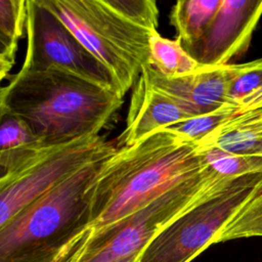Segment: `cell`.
Here are the masks:
<instances>
[{"label":"cell","mask_w":262,"mask_h":262,"mask_svg":"<svg viewBox=\"0 0 262 262\" xmlns=\"http://www.w3.org/2000/svg\"><path fill=\"white\" fill-rule=\"evenodd\" d=\"M206 166L199 143L169 129L116 148L91 186V235L124 220Z\"/></svg>","instance_id":"6da1fadb"},{"label":"cell","mask_w":262,"mask_h":262,"mask_svg":"<svg viewBox=\"0 0 262 262\" xmlns=\"http://www.w3.org/2000/svg\"><path fill=\"white\" fill-rule=\"evenodd\" d=\"M0 102L47 147H56L100 135L123 105L124 96L66 72L19 69L0 87Z\"/></svg>","instance_id":"7a4b0ae2"},{"label":"cell","mask_w":262,"mask_h":262,"mask_svg":"<svg viewBox=\"0 0 262 262\" xmlns=\"http://www.w3.org/2000/svg\"><path fill=\"white\" fill-rule=\"evenodd\" d=\"M87 163L0 228V262H51L90 222V190L104 160Z\"/></svg>","instance_id":"3957f363"},{"label":"cell","mask_w":262,"mask_h":262,"mask_svg":"<svg viewBox=\"0 0 262 262\" xmlns=\"http://www.w3.org/2000/svg\"><path fill=\"white\" fill-rule=\"evenodd\" d=\"M79 42L108 71L124 96L148 64L152 33L129 23L106 0H42Z\"/></svg>","instance_id":"277c9868"},{"label":"cell","mask_w":262,"mask_h":262,"mask_svg":"<svg viewBox=\"0 0 262 262\" xmlns=\"http://www.w3.org/2000/svg\"><path fill=\"white\" fill-rule=\"evenodd\" d=\"M262 185V172L223 177L170 222L144 249L139 262H190L218 238Z\"/></svg>","instance_id":"5b68a950"},{"label":"cell","mask_w":262,"mask_h":262,"mask_svg":"<svg viewBox=\"0 0 262 262\" xmlns=\"http://www.w3.org/2000/svg\"><path fill=\"white\" fill-rule=\"evenodd\" d=\"M223 177L206 166L124 220L91 235L79 262H124L142 254L170 222Z\"/></svg>","instance_id":"8992f818"},{"label":"cell","mask_w":262,"mask_h":262,"mask_svg":"<svg viewBox=\"0 0 262 262\" xmlns=\"http://www.w3.org/2000/svg\"><path fill=\"white\" fill-rule=\"evenodd\" d=\"M25 32L27 45L21 70L66 72L117 90L108 71L42 0H27Z\"/></svg>","instance_id":"52a82bcc"},{"label":"cell","mask_w":262,"mask_h":262,"mask_svg":"<svg viewBox=\"0 0 262 262\" xmlns=\"http://www.w3.org/2000/svg\"><path fill=\"white\" fill-rule=\"evenodd\" d=\"M117 148L104 136L53 147L26 168L0 177V228L20 210L92 160Z\"/></svg>","instance_id":"ba28073f"},{"label":"cell","mask_w":262,"mask_h":262,"mask_svg":"<svg viewBox=\"0 0 262 262\" xmlns=\"http://www.w3.org/2000/svg\"><path fill=\"white\" fill-rule=\"evenodd\" d=\"M262 16V0H221L201 39L187 48L201 66H224L245 53Z\"/></svg>","instance_id":"9c48e42d"},{"label":"cell","mask_w":262,"mask_h":262,"mask_svg":"<svg viewBox=\"0 0 262 262\" xmlns=\"http://www.w3.org/2000/svg\"><path fill=\"white\" fill-rule=\"evenodd\" d=\"M234 66L235 63L215 67L201 66L189 75L169 79L146 64L142 68L141 74L151 85L174 98L195 117L231 104L228 90Z\"/></svg>","instance_id":"30bf717a"},{"label":"cell","mask_w":262,"mask_h":262,"mask_svg":"<svg viewBox=\"0 0 262 262\" xmlns=\"http://www.w3.org/2000/svg\"><path fill=\"white\" fill-rule=\"evenodd\" d=\"M132 88L126 126L115 142L117 148L133 145L154 132L193 117L141 73Z\"/></svg>","instance_id":"8fae6325"},{"label":"cell","mask_w":262,"mask_h":262,"mask_svg":"<svg viewBox=\"0 0 262 262\" xmlns=\"http://www.w3.org/2000/svg\"><path fill=\"white\" fill-rule=\"evenodd\" d=\"M51 148L53 147H47L36 136L23 119L2 106L0 114V177L26 168Z\"/></svg>","instance_id":"7c38bea8"},{"label":"cell","mask_w":262,"mask_h":262,"mask_svg":"<svg viewBox=\"0 0 262 262\" xmlns=\"http://www.w3.org/2000/svg\"><path fill=\"white\" fill-rule=\"evenodd\" d=\"M200 148H217L241 156L262 157V107L237 113L199 142Z\"/></svg>","instance_id":"4fadbf2b"},{"label":"cell","mask_w":262,"mask_h":262,"mask_svg":"<svg viewBox=\"0 0 262 262\" xmlns=\"http://www.w3.org/2000/svg\"><path fill=\"white\" fill-rule=\"evenodd\" d=\"M220 3L221 0H180L175 3L170 21L185 50L201 39Z\"/></svg>","instance_id":"5bb4252c"},{"label":"cell","mask_w":262,"mask_h":262,"mask_svg":"<svg viewBox=\"0 0 262 262\" xmlns=\"http://www.w3.org/2000/svg\"><path fill=\"white\" fill-rule=\"evenodd\" d=\"M148 64L169 79L189 75L201 67L177 39L165 38L158 32L152 33L149 37Z\"/></svg>","instance_id":"9a60e30c"},{"label":"cell","mask_w":262,"mask_h":262,"mask_svg":"<svg viewBox=\"0 0 262 262\" xmlns=\"http://www.w3.org/2000/svg\"><path fill=\"white\" fill-rule=\"evenodd\" d=\"M252 236H262V185L229 221L218 243Z\"/></svg>","instance_id":"2e32d148"},{"label":"cell","mask_w":262,"mask_h":262,"mask_svg":"<svg viewBox=\"0 0 262 262\" xmlns=\"http://www.w3.org/2000/svg\"><path fill=\"white\" fill-rule=\"evenodd\" d=\"M237 113L238 108L236 106L227 104L215 112L189 118L166 129L171 130L188 141L199 143Z\"/></svg>","instance_id":"e0dca14e"},{"label":"cell","mask_w":262,"mask_h":262,"mask_svg":"<svg viewBox=\"0 0 262 262\" xmlns=\"http://www.w3.org/2000/svg\"><path fill=\"white\" fill-rule=\"evenodd\" d=\"M207 166L224 177H235L262 172V157L241 156L217 148H200Z\"/></svg>","instance_id":"ac0fdd59"},{"label":"cell","mask_w":262,"mask_h":262,"mask_svg":"<svg viewBox=\"0 0 262 262\" xmlns=\"http://www.w3.org/2000/svg\"><path fill=\"white\" fill-rule=\"evenodd\" d=\"M108 6L131 24L158 32L159 8L154 0H106Z\"/></svg>","instance_id":"d6986e66"},{"label":"cell","mask_w":262,"mask_h":262,"mask_svg":"<svg viewBox=\"0 0 262 262\" xmlns=\"http://www.w3.org/2000/svg\"><path fill=\"white\" fill-rule=\"evenodd\" d=\"M260 88H262V58L234 66L228 90L229 102L232 105L237 107L245 97Z\"/></svg>","instance_id":"ffe728a7"},{"label":"cell","mask_w":262,"mask_h":262,"mask_svg":"<svg viewBox=\"0 0 262 262\" xmlns=\"http://www.w3.org/2000/svg\"><path fill=\"white\" fill-rule=\"evenodd\" d=\"M27 0H0V35L17 47L26 34Z\"/></svg>","instance_id":"44dd1931"},{"label":"cell","mask_w":262,"mask_h":262,"mask_svg":"<svg viewBox=\"0 0 262 262\" xmlns=\"http://www.w3.org/2000/svg\"><path fill=\"white\" fill-rule=\"evenodd\" d=\"M91 236V228L85 227L78 232L51 262H79L85 253Z\"/></svg>","instance_id":"7402d4cb"},{"label":"cell","mask_w":262,"mask_h":262,"mask_svg":"<svg viewBox=\"0 0 262 262\" xmlns=\"http://www.w3.org/2000/svg\"><path fill=\"white\" fill-rule=\"evenodd\" d=\"M237 107H238V113H243V112L257 108V107H262V88L245 97L238 103Z\"/></svg>","instance_id":"603a6c76"},{"label":"cell","mask_w":262,"mask_h":262,"mask_svg":"<svg viewBox=\"0 0 262 262\" xmlns=\"http://www.w3.org/2000/svg\"><path fill=\"white\" fill-rule=\"evenodd\" d=\"M16 50H17L16 46L12 45L7 39H5L2 35H0V54L14 61Z\"/></svg>","instance_id":"cb8c5ba5"},{"label":"cell","mask_w":262,"mask_h":262,"mask_svg":"<svg viewBox=\"0 0 262 262\" xmlns=\"http://www.w3.org/2000/svg\"><path fill=\"white\" fill-rule=\"evenodd\" d=\"M13 64H14L13 60L0 54V82L8 76Z\"/></svg>","instance_id":"d4e9b609"},{"label":"cell","mask_w":262,"mask_h":262,"mask_svg":"<svg viewBox=\"0 0 262 262\" xmlns=\"http://www.w3.org/2000/svg\"><path fill=\"white\" fill-rule=\"evenodd\" d=\"M141 255H142V254H140V255H138V256H136V257H133V258L129 259V260H126V261H124V262H139Z\"/></svg>","instance_id":"484cf974"},{"label":"cell","mask_w":262,"mask_h":262,"mask_svg":"<svg viewBox=\"0 0 262 262\" xmlns=\"http://www.w3.org/2000/svg\"><path fill=\"white\" fill-rule=\"evenodd\" d=\"M1 112H2V105H1V102H0V114H1Z\"/></svg>","instance_id":"4316f807"}]
</instances>
